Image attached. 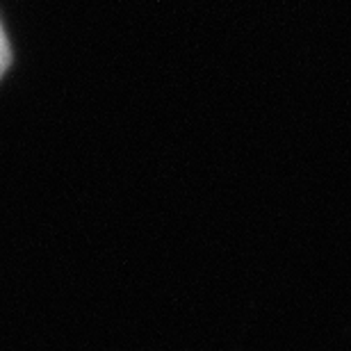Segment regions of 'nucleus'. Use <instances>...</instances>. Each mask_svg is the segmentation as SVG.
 <instances>
[{
    "label": "nucleus",
    "mask_w": 351,
    "mask_h": 351,
    "mask_svg": "<svg viewBox=\"0 0 351 351\" xmlns=\"http://www.w3.org/2000/svg\"><path fill=\"white\" fill-rule=\"evenodd\" d=\"M10 62H12V51H10V44H7L3 25H0V78H3V73L7 71Z\"/></svg>",
    "instance_id": "1"
}]
</instances>
